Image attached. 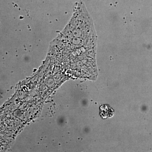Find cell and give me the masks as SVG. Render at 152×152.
I'll use <instances>...</instances> for the list:
<instances>
[{"label": "cell", "mask_w": 152, "mask_h": 152, "mask_svg": "<svg viewBox=\"0 0 152 152\" xmlns=\"http://www.w3.org/2000/svg\"><path fill=\"white\" fill-rule=\"evenodd\" d=\"M58 41L69 50L96 49L97 36L94 24L83 1L76 3L72 18L58 36Z\"/></svg>", "instance_id": "6da1fadb"}]
</instances>
